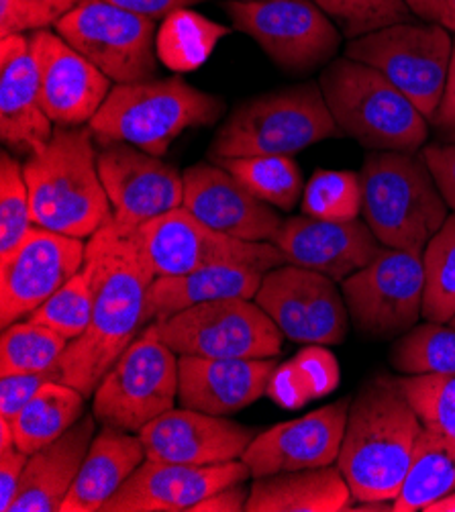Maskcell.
Wrapping results in <instances>:
<instances>
[{"label":"cell","instance_id":"53","mask_svg":"<svg viewBox=\"0 0 455 512\" xmlns=\"http://www.w3.org/2000/svg\"><path fill=\"white\" fill-rule=\"evenodd\" d=\"M423 512H455V490L445 494L443 498L431 502Z\"/></svg>","mask_w":455,"mask_h":512},{"label":"cell","instance_id":"51","mask_svg":"<svg viewBox=\"0 0 455 512\" xmlns=\"http://www.w3.org/2000/svg\"><path fill=\"white\" fill-rule=\"evenodd\" d=\"M409 7L413 17H419L425 23H441L445 0H402Z\"/></svg>","mask_w":455,"mask_h":512},{"label":"cell","instance_id":"8","mask_svg":"<svg viewBox=\"0 0 455 512\" xmlns=\"http://www.w3.org/2000/svg\"><path fill=\"white\" fill-rule=\"evenodd\" d=\"M453 54V37L441 23H394L349 39L345 56L378 70L431 121Z\"/></svg>","mask_w":455,"mask_h":512},{"label":"cell","instance_id":"48","mask_svg":"<svg viewBox=\"0 0 455 512\" xmlns=\"http://www.w3.org/2000/svg\"><path fill=\"white\" fill-rule=\"evenodd\" d=\"M29 455L19 447L0 451V510L9 512L11 502L17 496Z\"/></svg>","mask_w":455,"mask_h":512},{"label":"cell","instance_id":"41","mask_svg":"<svg viewBox=\"0 0 455 512\" xmlns=\"http://www.w3.org/2000/svg\"><path fill=\"white\" fill-rule=\"evenodd\" d=\"M339 27V31L356 39L370 31L413 21V13L402 0H313Z\"/></svg>","mask_w":455,"mask_h":512},{"label":"cell","instance_id":"38","mask_svg":"<svg viewBox=\"0 0 455 512\" xmlns=\"http://www.w3.org/2000/svg\"><path fill=\"white\" fill-rule=\"evenodd\" d=\"M33 227L23 164L5 149L0 156V260L9 258Z\"/></svg>","mask_w":455,"mask_h":512},{"label":"cell","instance_id":"40","mask_svg":"<svg viewBox=\"0 0 455 512\" xmlns=\"http://www.w3.org/2000/svg\"><path fill=\"white\" fill-rule=\"evenodd\" d=\"M398 384L423 427L455 441V376H400Z\"/></svg>","mask_w":455,"mask_h":512},{"label":"cell","instance_id":"14","mask_svg":"<svg viewBox=\"0 0 455 512\" xmlns=\"http://www.w3.org/2000/svg\"><path fill=\"white\" fill-rule=\"evenodd\" d=\"M139 237L156 278L182 276L217 264H243L264 272L286 264L272 241H243L219 233L184 207L143 223Z\"/></svg>","mask_w":455,"mask_h":512},{"label":"cell","instance_id":"23","mask_svg":"<svg viewBox=\"0 0 455 512\" xmlns=\"http://www.w3.org/2000/svg\"><path fill=\"white\" fill-rule=\"evenodd\" d=\"M272 243L282 251L286 264L319 272L335 282L368 266L382 249L366 221L331 223L307 215L284 219Z\"/></svg>","mask_w":455,"mask_h":512},{"label":"cell","instance_id":"16","mask_svg":"<svg viewBox=\"0 0 455 512\" xmlns=\"http://www.w3.org/2000/svg\"><path fill=\"white\" fill-rule=\"evenodd\" d=\"M86 262V243L78 237L33 227L23 243L0 260V321L3 327L27 319L72 280Z\"/></svg>","mask_w":455,"mask_h":512},{"label":"cell","instance_id":"43","mask_svg":"<svg viewBox=\"0 0 455 512\" xmlns=\"http://www.w3.org/2000/svg\"><path fill=\"white\" fill-rule=\"evenodd\" d=\"M52 380H62L60 366L47 372L7 374L0 378V417L13 421L39 392V388Z\"/></svg>","mask_w":455,"mask_h":512},{"label":"cell","instance_id":"33","mask_svg":"<svg viewBox=\"0 0 455 512\" xmlns=\"http://www.w3.org/2000/svg\"><path fill=\"white\" fill-rule=\"evenodd\" d=\"M388 362L402 376H455V327L435 321L415 325L394 341Z\"/></svg>","mask_w":455,"mask_h":512},{"label":"cell","instance_id":"26","mask_svg":"<svg viewBox=\"0 0 455 512\" xmlns=\"http://www.w3.org/2000/svg\"><path fill=\"white\" fill-rule=\"evenodd\" d=\"M94 413L84 415L56 441L29 455L9 512H62L96 433Z\"/></svg>","mask_w":455,"mask_h":512},{"label":"cell","instance_id":"55","mask_svg":"<svg viewBox=\"0 0 455 512\" xmlns=\"http://www.w3.org/2000/svg\"><path fill=\"white\" fill-rule=\"evenodd\" d=\"M449 325H453V327H455V317L449 321Z\"/></svg>","mask_w":455,"mask_h":512},{"label":"cell","instance_id":"1","mask_svg":"<svg viewBox=\"0 0 455 512\" xmlns=\"http://www.w3.org/2000/svg\"><path fill=\"white\" fill-rule=\"evenodd\" d=\"M84 272L92 286V319L60 357V372L64 384L88 398L145 329V296L156 272L139 227L127 229L111 215L88 237Z\"/></svg>","mask_w":455,"mask_h":512},{"label":"cell","instance_id":"54","mask_svg":"<svg viewBox=\"0 0 455 512\" xmlns=\"http://www.w3.org/2000/svg\"><path fill=\"white\" fill-rule=\"evenodd\" d=\"M441 25L455 35V0H445V11H443Z\"/></svg>","mask_w":455,"mask_h":512},{"label":"cell","instance_id":"5","mask_svg":"<svg viewBox=\"0 0 455 512\" xmlns=\"http://www.w3.org/2000/svg\"><path fill=\"white\" fill-rule=\"evenodd\" d=\"M223 113L221 96L202 92L180 76L151 78L115 84L88 127L103 143H131L162 158L186 129L213 125Z\"/></svg>","mask_w":455,"mask_h":512},{"label":"cell","instance_id":"13","mask_svg":"<svg viewBox=\"0 0 455 512\" xmlns=\"http://www.w3.org/2000/svg\"><path fill=\"white\" fill-rule=\"evenodd\" d=\"M54 29L115 84L156 76L158 25L109 0H82Z\"/></svg>","mask_w":455,"mask_h":512},{"label":"cell","instance_id":"49","mask_svg":"<svg viewBox=\"0 0 455 512\" xmlns=\"http://www.w3.org/2000/svg\"><path fill=\"white\" fill-rule=\"evenodd\" d=\"M109 3L131 11L135 15L154 19V21H164L168 15H172L178 9H190L202 0H109Z\"/></svg>","mask_w":455,"mask_h":512},{"label":"cell","instance_id":"50","mask_svg":"<svg viewBox=\"0 0 455 512\" xmlns=\"http://www.w3.org/2000/svg\"><path fill=\"white\" fill-rule=\"evenodd\" d=\"M247 498L249 488L245 486V482H237L205 498L194 506L192 512H243L247 506Z\"/></svg>","mask_w":455,"mask_h":512},{"label":"cell","instance_id":"11","mask_svg":"<svg viewBox=\"0 0 455 512\" xmlns=\"http://www.w3.org/2000/svg\"><path fill=\"white\" fill-rule=\"evenodd\" d=\"M158 337L178 355L278 357L282 331L258 302L223 298L154 321Z\"/></svg>","mask_w":455,"mask_h":512},{"label":"cell","instance_id":"35","mask_svg":"<svg viewBox=\"0 0 455 512\" xmlns=\"http://www.w3.org/2000/svg\"><path fill=\"white\" fill-rule=\"evenodd\" d=\"M68 345L66 337L31 319L11 323L0 337V376L54 370Z\"/></svg>","mask_w":455,"mask_h":512},{"label":"cell","instance_id":"9","mask_svg":"<svg viewBox=\"0 0 455 512\" xmlns=\"http://www.w3.org/2000/svg\"><path fill=\"white\" fill-rule=\"evenodd\" d=\"M178 353L149 323L94 390L92 413L105 427L139 433L178 400Z\"/></svg>","mask_w":455,"mask_h":512},{"label":"cell","instance_id":"34","mask_svg":"<svg viewBox=\"0 0 455 512\" xmlns=\"http://www.w3.org/2000/svg\"><path fill=\"white\" fill-rule=\"evenodd\" d=\"M215 164L231 172L258 198L280 211H292L305 192V182L292 156L225 158Z\"/></svg>","mask_w":455,"mask_h":512},{"label":"cell","instance_id":"6","mask_svg":"<svg viewBox=\"0 0 455 512\" xmlns=\"http://www.w3.org/2000/svg\"><path fill=\"white\" fill-rule=\"evenodd\" d=\"M319 86L339 131L368 151L419 153L429 139V119L378 70L335 58Z\"/></svg>","mask_w":455,"mask_h":512},{"label":"cell","instance_id":"15","mask_svg":"<svg viewBox=\"0 0 455 512\" xmlns=\"http://www.w3.org/2000/svg\"><path fill=\"white\" fill-rule=\"evenodd\" d=\"M284 337L302 345H339L349 311L335 280L292 264L270 270L254 298Z\"/></svg>","mask_w":455,"mask_h":512},{"label":"cell","instance_id":"10","mask_svg":"<svg viewBox=\"0 0 455 512\" xmlns=\"http://www.w3.org/2000/svg\"><path fill=\"white\" fill-rule=\"evenodd\" d=\"M233 27L254 39L284 72L305 76L337 56L343 33L313 0H231Z\"/></svg>","mask_w":455,"mask_h":512},{"label":"cell","instance_id":"21","mask_svg":"<svg viewBox=\"0 0 455 512\" xmlns=\"http://www.w3.org/2000/svg\"><path fill=\"white\" fill-rule=\"evenodd\" d=\"M145 457L154 462L217 466L241 459L258 431L190 408H172L139 433Z\"/></svg>","mask_w":455,"mask_h":512},{"label":"cell","instance_id":"30","mask_svg":"<svg viewBox=\"0 0 455 512\" xmlns=\"http://www.w3.org/2000/svg\"><path fill=\"white\" fill-rule=\"evenodd\" d=\"M455 490V441L423 429L402 488L392 502L394 512H423L431 502Z\"/></svg>","mask_w":455,"mask_h":512},{"label":"cell","instance_id":"32","mask_svg":"<svg viewBox=\"0 0 455 512\" xmlns=\"http://www.w3.org/2000/svg\"><path fill=\"white\" fill-rule=\"evenodd\" d=\"M231 33L229 27L192 9L168 15L156 33L158 60L172 72H194L205 66L215 47Z\"/></svg>","mask_w":455,"mask_h":512},{"label":"cell","instance_id":"25","mask_svg":"<svg viewBox=\"0 0 455 512\" xmlns=\"http://www.w3.org/2000/svg\"><path fill=\"white\" fill-rule=\"evenodd\" d=\"M54 133V123L41 105L29 37L11 35L0 41V137L13 149L33 153Z\"/></svg>","mask_w":455,"mask_h":512},{"label":"cell","instance_id":"19","mask_svg":"<svg viewBox=\"0 0 455 512\" xmlns=\"http://www.w3.org/2000/svg\"><path fill=\"white\" fill-rule=\"evenodd\" d=\"M349 404L351 398H341L258 433L241 457L251 478L333 466L341 451Z\"/></svg>","mask_w":455,"mask_h":512},{"label":"cell","instance_id":"37","mask_svg":"<svg viewBox=\"0 0 455 512\" xmlns=\"http://www.w3.org/2000/svg\"><path fill=\"white\" fill-rule=\"evenodd\" d=\"M362 200L360 174L347 170H317L305 184L300 211L319 221L347 223L360 219Z\"/></svg>","mask_w":455,"mask_h":512},{"label":"cell","instance_id":"36","mask_svg":"<svg viewBox=\"0 0 455 512\" xmlns=\"http://www.w3.org/2000/svg\"><path fill=\"white\" fill-rule=\"evenodd\" d=\"M425 296L423 319L449 323L455 317V213L423 251Z\"/></svg>","mask_w":455,"mask_h":512},{"label":"cell","instance_id":"47","mask_svg":"<svg viewBox=\"0 0 455 512\" xmlns=\"http://www.w3.org/2000/svg\"><path fill=\"white\" fill-rule=\"evenodd\" d=\"M429 123L437 135V141L455 143V37H453V54H451V62H449L443 96H441L439 107Z\"/></svg>","mask_w":455,"mask_h":512},{"label":"cell","instance_id":"46","mask_svg":"<svg viewBox=\"0 0 455 512\" xmlns=\"http://www.w3.org/2000/svg\"><path fill=\"white\" fill-rule=\"evenodd\" d=\"M423 158L447 202L455 213V143H429L423 149Z\"/></svg>","mask_w":455,"mask_h":512},{"label":"cell","instance_id":"45","mask_svg":"<svg viewBox=\"0 0 455 512\" xmlns=\"http://www.w3.org/2000/svg\"><path fill=\"white\" fill-rule=\"evenodd\" d=\"M278 406L290 408V411H298V408L307 406L311 400H315V394L300 372L294 360L278 364L266 392Z\"/></svg>","mask_w":455,"mask_h":512},{"label":"cell","instance_id":"24","mask_svg":"<svg viewBox=\"0 0 455 512\" xmlns=\"http://www.w3.org/2000/svg\"><path fill=\"white\" fill-rule=\"evenodd\" d=\"M274 357L178 355V402L190 411L229 417L268 392Z\"/></svg>","mask_w":455,"mask_h":512},{"label":"cell","instance_id":"27","mask_svg":"<svg viewBox=\"0 0 455 512\" xmlns=\"http://www.w3.org/2000/svg\"><path fill=\"white\" fill-rule=\"evenodd\" d=\"M268 272L243 264H217L182 276H160L145 296V327L190 306L223 298L254 300Z\"/></svg>","mask_w":455,"mask_h":512},{"label":"cell","instance_id":"17","mask_svg":"<svg viewBox=\"0 0 455 512\" xmlns=\"http://www.w3.org/2000/svg\"><path fill=\"white\" fill-rule=\"evenodd\" d=\"M98 172L111 200V217L127 229L184 204V174L131 143L107 141L98 151Z\"/></svg>","mask_w":455,"mask_h":512},{"label":"cell","instance_id":"2","mask_svg":"<svg viewBox=\"0 0 455 512\" xmlns=\"http://www.w3.org/2000/svg\"><path fill=\"white\" fill-rule=\"evenodd\" d=\"M423 429L398 378L372 376L362 384L335 462L356 502L396 500Z\"/></svg>","mask_w":455,"mask_h":512},{"label":"cell","instance_id":"12","mask_svg":"<svg viewBox=\"0 0 455 512\" xmlns=\"http://www.w3.org/2000/svg\"><path fill=\"white\" fill-rule=\"evenodd\" d=\"M349 319L368 339L400 337L423 317V253L384 247L341 282Z\"/></svg>","mask_w":455,"mask_h":512},{"label":"cell","instance_id":"7","mask_svg":"<svg viewBox=\"0 0 455 512\" xmlns=\"http://www.w3.org/2000/svg\"><path fill=\"white\" fill-rule=\"evenodd\" d=\"M343 137L319 82L247 98L209 145L211 162L247 156H294L319 141Z\"/></svg>","mask_w":455,"mask_h":512},{"label":"cell","instance_id":"39","mask_svg":"<svg viewBox=\"0 0 455 512\" xmlns=\"http://www.w3.org/2000/svg\"><path fill=\"white\" fill-rule=\"evenodd\" d=\"M27 319L54 329L68 341L82 337L92 319V286L84 268Z\"/></svg>","mask_w":455,"mask_h":512},{"label":"cell","instance_id":"20","mask_svg":"<svg viewBox=\"0 0 455 512\" xmlns=\"http://www.w3.org/2000/svg\"><path fill=\"white\" fill-rule=\"evenodd\" d=\"M251 478L241 459L217 466L145 462L107 500L103 512H182L194 510L215 492Z\"/></svg>","mask_w":455,"mask_h":512},{"label":"cell","instance_id":"42","mask_svg":"<svg viewBox=\"0 0 455 512\" xmlns=\"http://www.w3.org/2000/svg\"><path fill=\"white\" fill-rule=\"evenodd\" d=\"M82 0H0V39L54 27Z\"/></svg>","mask_w":455,"mask_h":512},{"label":"cell","instance_id":"3","mask_svg":"<svg viewBox=\"0 0 455 512\" xmlns=\"http://www.w3.org/2000/svg\"><path fill=\"white\" fill-rule=\"evenodd\" d=\"M35 227L92 237L111 215L90 127H60L23 164Z\"/></svg>","mask_w":455,"mask_h":512},{"label":"cell","instance_id":"22","mask_svg":"<svg viewBox=\"0 0 455 512\" xmlns=\"http://www.w3.org/2000/svg\"><path fill=\"white\" fill-rule=\"evenodd\" d=\"M207 227L243 241H272L284 219L223 166L196 164L184 172V204Z\"/></svg>","mask_w":455,"mask_h":512},{"label":"cell","instance_id":"18","mask_svg":"<svg viewBox=\"0 0 455 512\" xmlns=\"http://www.w3.org/2000/svg\"><path fill=\"white\" fill-rule=\"evenodd\" d=\"M29 45L37 64L41 105L47 117L58 127L90 123L113 90V80L56 29L29 33Z\"/></svg>","mask_w":455,"mask_h":512},{"label":"cell","instance_id":"28","mask_svg":"<svg viewBox=\"0 0 455 512\" xmlns=\"http://www.w3.org/2000/svg\"><path fill=\"white\" fill-rule=\"evenodd\" d=\"M145 459V449L137 433L103 425L90 443L84 464L62 504V512L103 510L107 500Z\"/></svg>","mask_w":455,"mask_h":512},{"label":"cell","instance_id":"52","mask_svg":"<svg viewBox=\"0 0 455 512\" xmlns=\"http://www.w3.org/2000/svg\"><path fill=\"white\" fill-rule=\"evenodd\" d=\"M17 447L15 445V431H13V423L9 419L0 417V451Z\"/></svg>","mask_w":455,"mask_h":512},{"label":"cell","instance_id":"44","mask_svg":"<svg viewBox=\"0 0 455 512\" xmlns=\"http://www.w3.org/2000/svg\"><path fill=\"white\" fill-rule=\"evenodd\" d=\"M292 360L305 374L315 398L331 394L341 382V370L337 364V357L325 349L323 345H307L300 349Z\"/></svg>","mask_w":455,"mask_h":512},{"label":"cell","instance_id":"31","mask_svg":"<svg viewBox=\"0 0 455 512\" xmlns=\"http://www.w3.org/2000/svg\"><path fill=\"white\" fill-rule=\"evenodd\" d=\"M86 396L62 380H52L39 388L23 411L11 421L15 445L27 455L56 441L84 417Z\"/></svg>","mask_w":455,"mask_h":512},{"label":"cell","instance_id":"29","mask_svg":"<svg viewBox=\"0 0 455 512\" xmlns=\"http://www.w3.org/2000/svg\"><path fill=\"white\" fill-rule=\"evenodd\" d=\"M353 502L341 470L325 466L254 478L245 512H343Z\"/></svg>","mask_w":455,"mask_h":512},{"label":"cell","instance_id":"4","mask_svg":"<svg viewBox=\"0 0 455 512\" xmlns=\"http://www.w3.org/2000/svg\"><path fill=\"white\" fill-rule=\"evenodd\" d=\"M360 178L362 217L378 241L423 253L449 217L423 151H368Z\"/></svg>","mask_w":455,"mask_h":512}]
</instances>
